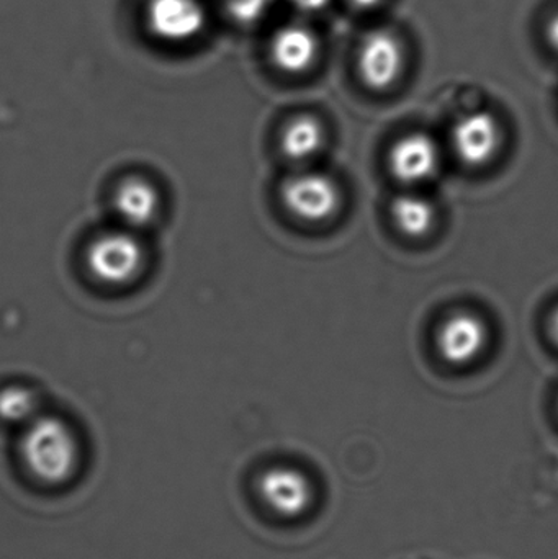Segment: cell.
Masks as SVG:
<instances>
[{"mask_svg": "<svg viewBox=\"0 0 558 559\" xmlns=\"http://www.w3.org/2000/svg\"><path fill=\"white\" fill-rule=\"evenodd\" d=\"M19 449L26 472L51 488L68 485L81 466L78 433L68 420L51 414H39L23 427Z\"/></svg>", "mask_w": 558, "mask_h": 559, "instance_id": "1", "label": "cell"}, {"mask_svg": "<svg viewBox=\"0 0 558 559\" xmlns=\"http://www.w3.org/2000/svg\"><path fill=\"white\" fill-rule=\"evenodd\" d=\"M84 264L87 274L98 285L124 289L143 277L147 265L146 246L140 233L117 225L88 241Z\"/></svg>", "mask_w": 558, "mask_h": 559, "instance_id": "2", "label": "cell"}, {"mask_svg": "<svg viewBox=\"0 0 558 559\" xmlns=\"http://www.w3.org/2000/svg\"><path fill=\"white\" fill-rule=\"evenodd\" d=\"M282 203L305 223H324L340 212L343 195L333 177L318 170L295 174L282 183Z\"/></svg>", "mask_w": 558, "mask_h": 559, "instance_id": "3", "label": "cell"}, {"mask_svg": "<svg viewBox=\"0 0 558 559\" xmlns=\"http://www.w3.org/2000/svg\"><path fill=\"white\" fill-rule=\"evenodd\" d=\"M110 206L118 226L141 235L159 219L163 195L153 180L131 174L115 186Z\"/></svg>", "mask_w": 558, "mask_h": 559, "instance_id": "4", "label": "cell"}, {"mask_svg": "<svg viewBox=\"0 0 558 559\" xmlns=\"http://www.w3.org/2000/svg\"><path fill=\"white\" fill-rule=\"evenodd\" d=\"M452 150L464 166H487L497 157L503 141L500 121L490 111L465 115L452 130Z\"/></svg>", "mask_w": 558, "mask_h": 559, "instance_id": "5", "label": "cell"}, {"mask_svg": "<svg viewBox=\"0 0 558 559\" xmlns=\"http://www.w3.org/2000/svg\"><path fill=\"white\" fill-rule=\"evenodd\" d=\"M146 25L161 41H192L205 29L206 10L200 0H150Z\"/></svg>", "mask_w": 558, "mask_h": 559, "instance_id": "6", "label": "cell"}, {"mask_svg": "<svg viewBox=\"0 0 558 559\" xmlns=\"http://www.w3.org/2000/svg\"><path fill=\"white\" fill-rule=\"evenodd\" d=\"M488 334L484 318L472 311H458L439 325L436 345L448 364L464 367L484 354Z\"/></svg>", "mask_w": 558, "mask_h": 559, "instance_id": "7", "label": "cell"}, {"mask_svg": "<svg viewBox=\"0 0 558 559\" xmlns=\"http://www.w3.org/2000/svg\"><path fill=\"white\" fill-rule=\"evenodd\" d=\"M405 52L402 43L389 32H373L359 49V72L372 91H389L402 75Z\"/></svg>", "mask_w": 558, "mask_h": 559, "instance_id": "8", "label": "cell"}, {"mask_svg": "<svg viewBox=\"0 0 558 559\" xmlns=\"http://www.w3.org/2000/svg\"><path fill=\"white\" fill-rule=\"evenodd\" d=\"M389 166L395 179L406 186H419L432 179L441 166V150L435 138L415 131L395 141L389 153Z\"/></svg>", "mask_w": 558, "mask_h": 559, "instance_id": "9", "label": "cell"}, {"mask_svg": "<svg viewBox=\"0 0 558 559\" xmlns=\"http://www.w3.org/2000/svg\"><path fill=\"white\" fill-rule=\"evenodd\" d=\"M262 502L278 518L304 515L313 502V488L304 473L294 468H272L259 479Z\"/></svg>", "mask_w": 558, "mask_h": 559, "instance_id": "10", "label": "cell"}, {"mask_svg": "<svg viewBox=\"0 0 558 559\" xmlns=\"http://www.w3.org/2000/svg\"><path fill=\"white\" fill-rule=\"evenodd\" d=\"M271 58L285 74H304L317 61V36L307 26L285 25L272 38Z\"/></svg>", "mask_w": 558, "mask_h": 559, "instance_id": "11", "label": "cell"}, {"mask_svg": "<svg viewBox=\"0 0 558 559\" xmlns=\"http://www.w3.org/2000/svg\"><path fill=\"white\" fill-rule=\"evenodd\" d=\"M327 131L313 115H298L285 124L281 134V150L294 163H308L323 150Z\"/></svg>", "mask_w": 558, "mask_h": 559, "instance_id": "12", "label": "cell"}, {"mask_svg": "<svg viewBox=\"0 0 558 559\" xmlns=\"http://www.w3.org/2000/svg\"><path fill=\"white\" fill-rule=\"evenodd\" d=\"M392 218L403 235L422 239L435 228L436 209L426 197L403 193L392 203Z\"/></svg>", "mask_w": 558, "mask_h": 559, "instance_id": "13", "label": "cell"}, {"mask_svg": "<svg viewBox=\"0 0 558 559\" xmlns=\"http://www.w3.org/2000/svg\"><path fill=\"white\" fill-rule=\"evenodd\" d=\"M39 397L32 388L9 384L0 388V420L25 427L39 416Z\"/></svg>", "mask_w": 558, "mask_h": 559, "instance_id": "14", "label": "cell"}, {"mask_svg": "<svg viewBox=\"0 0 558 559\" xmlns=\"http://www.w3.org/2000/svg\"><path fill=\"white\" fill-rule=\"evenodd\" d=\"M226 13L239 25H252L264 19L274 0H222Z\"/></svg>", "mask_w": 558, "mask_h": 559, "instance_id": "15", "label": "cell"}, {"mask_svg": "<svg viewBox=\"0 0 558 559\" xmlns=\"http://www.w3.org/2000/svg\"><path fill=\"white\" fill-rule=\"evenodd\" d=\"M298 12L317 13L330 5V0H288Z\"/></svg>", "mask_w": 558, "mask_h": 559, "instance_id": "16", "label": "cell"}, {"mask_svg": "<svg viewBox=\"0 0 558 559\" xmlns=\"http://www.w3.org/2000/svg\"><path fill=\"white\" fill-rule=\"evenodd\" d=\"M546 35L547 41L553 46L554 51L558 52V13L550 20L549 25H547Z\"/></svg>", "mask_w": 558, "mask_h": 559, "instance_id": "17", "label": "cell"}, {"mask_svg": "<svg viewBox=\"0 0 558 559\" xmlns=\"http://www.w3.org/2000/svg\"><path fill=\"white\" fill-rule=\"evenodd\" d=\"M549 332L550 337H553L554 344H556L558 347V306L554 308L553 314H550Z\"/></svg>", "mask_w": 558, "mask_h": 559, "instance_id": "18", "label": "cell"}, {"mask_svg": "<svg viewBox=\"0 0 558 559\" xmlns=\"http://www.w3.org/2000/svg\"><path fill=\"white\" fill-rule=\"evenodd\" d=\"M349 2L353 3L356 9L370 10L379 5L382 0H349Z\"/></svg>", "mask_w": 558, "mask_h": 559, "instance_id": "19", "label": "cell"}]
</instances>
